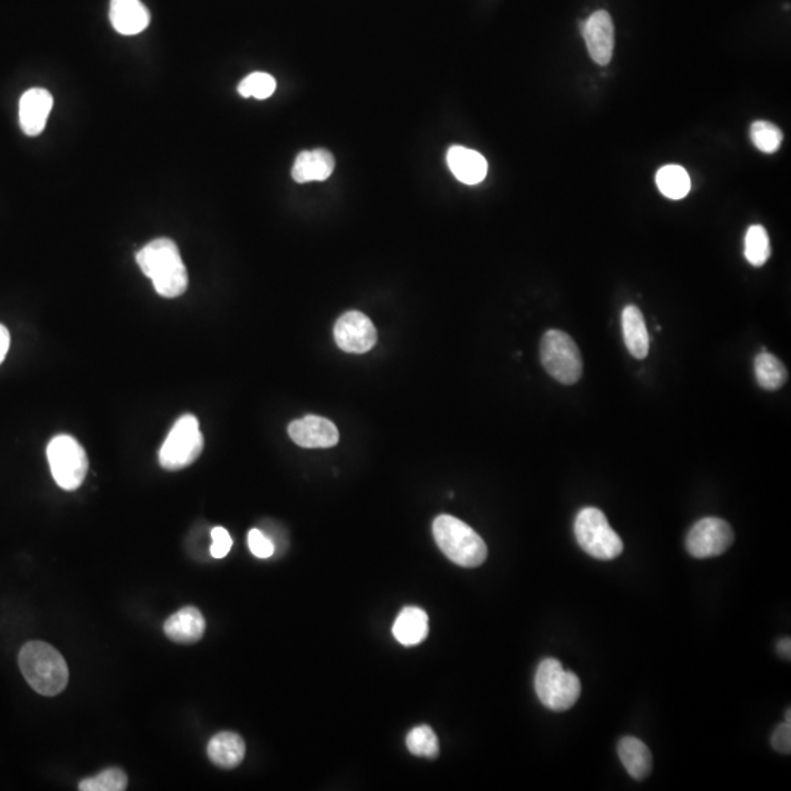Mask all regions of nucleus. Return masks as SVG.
Masks as SVG:
<instances>
[{
	"label": "nucleus",
	"instance_id": "nucleus-31",
	"mask_svg": "<svg viewBox=\"0 0 791 791\" xmlns=\"http://www.w3.org/2000/svg\"><path fill=\"white\" fill-rule=\"evenodd\" d=\"M772 748L778 753L789 755L791 752V723H783L775 729L771 739Z\"/></svg>",
	"mask_w": 791,
	"mask_h": 791
},
{
	"label": "nucleus",
	"instance_id": "nucleus-1",
	"mask_svg": "<svg viewBox=\"0 0 791 791\" xmlns=\"http://www.w3.org/2000/svg\"><path fill=\"white\" fill-rule=\"evenodd\" d=\"M140 269L163 298H178L188 289V271L172 239H154L137 254Z\"/></svg>",
	"mask_w": 791,
	"mask_h": 791
},
{
	"label": "nucleus",
	"instance_id": "nucleus-22",
	"mask_svg": "<svg viewBox=\"0 0 791 791\" xmlns=\"http://www.w3.org/2000/svg\"><path fill=\"white\" fill-rule=\"evenodd\" d=\"M755 375L759 386L765 390H778L786 384L787 370L777 356L761 352L755 359Z\"/></svg>",
	"mask_w": 791,
	"mask_h": 791
},
{
	"label": "nucleus",
	"instance_id": "nucleus-11",
	"mask_svg": "<svg viewBox=\"0 0 791 791\" xmlns=\"http://www.w3.org/2000/svg\"><path fill=\"white\" fill-rule=\"evenodd\" d=\"M293 443L305 449H329L339 443V431L330 419L307 415L295 419L288 428Z\"/></svg>",
	"mask_w": 791,
	"mask_h": 791
},
{
	"label": "nucleus",
	"instance_id": "nucleus-23",
	"mask_svg": "<svg viewBox=\"0 0 791 791\" xmlns=\"http://www.w3.org/2000/svg\"><path fill=\"white\" fill-rule=\"evenodd\" d=\"M655 182L664 197L670 200H682L689 194L692 182L682 166L668 165L661 167L655 176Z\"/></svg>",
	"mask_w": 791,
	"mask_h": 791
},
{
	"label": "nucleus",
	"instance_id": "nucleus-15",
	"mask_svg": "<svg viewBox=\"0 0 791 791\" xmlns=\"http://www.w3.org/2000/svg\"><path fill=\"white\" fill-rule=\"evenodd\" d=\"M206 627V620L198 608L185 607L166 620L165 633L176 644L191 645L203 639Z\"/></svg>",
	"mask_w": 791,
	"mask_h": 791
},
{
	"label": "nucleus",
	"instance_id": "nucleus-16",
	"mask_svg": "<svg viewBox=\"0 0 791 791\" xmlns=\"http://www.w3.org/2000/svg\"><path fill=\"white\" fill-rule=\"evenodd\" d=\"M447 165L458 181L465 185H477L484 181L488 163L478 151L462 146L450 147L447 151Z\"/></svg>",
	"mask_w": 791,
	"mask_h": 791
},
{
	"label": "nucleus",
	"instance_id": "nucleus-2",
	"mask_svg": "<svg viewBox=\"0 0 791 791\" xmlns=\"http://www.w3.org/2000/svg\"><path fill=\"white\" fill-rule=\"evenodd\" d=\"M18 664L28 685L40 695L56 696L68 686V664L61 652L46 642L33 641L22 646Z\"/></svg>",
	"mask_w": 791,
	"mask_h": 791
},
{
	"label": "nucleus",
	"instance_id": "nucleus-18",
	"mask_svg": "<svg viewBox=\"0 0 791 791\" xmlns=\"http://www.w3.org/2000/svg\"><path fill=\"white\" fill-rule=\"evenodd\" d=\"M245 742L239 734L223 731L216 734L207 746V755L216 767L233 770L245 758Z\"/></svg>",
	"mask_w": 791,
	"mask_h": 791
},
{
	"label": "nucleus",
	"instance_id": "nucleus-7",
	"mask_svg": "<svg viewBox=\"0 0 791 791\" xmlns=\"http://www.w3.org/2000/svg\"><path fill=\"white\" fill-rule=\"evenodd\" d=\"M203 449L200 422L194 415H184L173 425L160 449V465L166 471H181L200 458Z\"/></svg>",
	"mask_w": 791,
	"mask_h": 791
},
{
	"label": "nucleus",
	"instance_id": "nucleus-29",
	"mask_svg": "<svg viewBox=\"0 0 791 791\" xmlns=\"http://www.w3.org/2000/svg\"><path fill=\"white\" fill-rule=\"evenodd\" d=\"M248 545H250L251 553L258 559H269L274 554L273 541L260 529H251L248 534Z\"/></svg>",
	"mask_w": 791,
	"mask_h": 791
},
{
	"label": "nucleus",
	"instance_id": "nucleus-13",
	"mask_svg": "<svg viewBox=\"0 0 791 791\" xmlns=\"http://www.w3.org/2000/svg\"><path fill=\"white\" fill-rule=\"evenodd\" d=\"M53 97L44 88H31L22 94L20 100V126L28 137H37L46 128L47 119L52 112Z\"/></svg>",
	"mask_w": 791,
	"mask_h": 791
},
{
	"label": "nucleus",
	"instance_id": "nucleus-24",
	"mask_svg": "<svg viewBox=\"0 0 791 791\" xmlns=\"http://www.w3.org/2000/svg\"><path fill=\"white\" fill-rule=\"evenodd\" d=\"M745 257L753 267H762L771 257L770 236L764 226H750L745 236Z\"/></svg>",
	"mask_w": 791,
	"mask_h": 791
},
{
	"label": "nucleus",
	"instance_id": "nucleus-14",
	"mask_svg": "<svg viewBox=\"0 0 791 791\" xmlns=\"http://www.w3.org/2000/svg\"><path fill=\"white\" fill-rule=\"evenodd\" d=\"M110 22L122 36H135L150 25V12L141 0H110Z\"/></svg>",
	"mask_w": 791,
	"mask_h": 791
},
{
	"label": "nucleus",
	"instance_id": "nucleus-19",
	"mask_svg": "<svg viewBox=\"0 0 791 791\" xmlns=\"http://www.w3.org/2000/svg\"><path fill=\"white\" fill-rule=\"evenodd\" d=\"M428 632H430L428 614L419 607L403 608L393 625V636L397 642L405 646L421 644L427 638Z\"/></svg>",
	"mask_w": 791,
	"mask_h": 791
},
{
	"label": "nucleus",
	"instance_id": "nucleus-34",
	"mask_svg": "<svg viewBox=\"0 0 791 791\" xmlns=\"http://www.w3.org/2000/svg\"><path fill=\"white\" fill-rule=\"evenodd\" d=\"M786 715H787V717H786L787 723H791V711H790V709H787V714Z\"/></svg>",
	"mask_w": 791,
	"mask_h": 791
},
{
	"label": "nucleus",
	"instance_id": "nucleus-3",
	"mask_svg": "<svg viewBox=\"0 0 791 791\" xmlns=\"http://www.w3.org/2000/svg\"><path fill=\"white\" fill-rule=\"evenodd\" d=\"M433 534L444 556L458 566L478 567L487 560V544L471 526L455 516H437Z\"/></svg>",
	"mask_w": 791,
	"mask_h": 791
},
{
	"label": "nucleus",
	"instance_id": "nucleus-10",
	"mask_svg": "<svg viewBox=\"0 0 791 791\" xmlns=\"http://www.w3.org/2000/svg\"><path fill=\"white\" fill-rule=\"evenodd\" d=\"M334 340L342 351L365 354L377 343V330L367 315L359 311H349L336 321Z\"/></svg>",
	"mask_w": 791,
	"mask_h": 791
},
{
	"label": "nucleus",
	"instance_id": "nucleus-33",
	"mask_svg": "<svg viewBox=\"0 0 791 791\" xmlns=\"http://www.w3.org/2000/svg\"><path fill=\"white\" fill-rule=\"evenodd\" d=\"M777 651H778V654L781 655V657L787 658V660H790V655H791V641H790V638L781 639V641L778 642V644H777Z\"/></svg>",
	"mask_w": 791,
	"mask_h": 791
},
{
	"label": "nucleus",
	"instance_id": "nucleus-20",
	"mask_svg": "<svg viewBox=\"0 0 791 791\" xmlns=\"http://www.w3.org/2000/svg\"><path fill=\"white\" fill-rule=\"evenodd\" d=\"M620 761L630 777L642 781L652 771V753L642 740L636 737H623L617 745Z\"/></svg>",
	"mask_w": 791,
	"mask_h": 791
},
{
	"label": "nucleus",
	"instance_id": "nucleus-5",
	"mask_svg": "<svg viewBox=\"0 0 791 791\" xmlns=\"http://www.w3.org/2000/svg\"><path fill=\"white\" fill-rule=\"evenodd\" d=\"M575 537L585 553L594 559H617L623 553L622 538L611 528L607 518L597 507H585L576 516Z\"/></svg>",
	"mask_w": 791,
	"mask_h": 791
},
{
	"label": "nucleus",
	"instance_id": "nucleus-12",
	"mask_svg": "<svg viewBox=\"0 0 791 791\" xmlns=\"http://www.w3.org/2000/svg\"><path fill=\"white\" fill-rule=\"evenodd\" d=\"M582 36L592 61L608 65L613 59L614 24L607 11H597L582 22Z\"/></svg>",
	"mask_w": 791,
	"mask_h": 791
},
{
	"label": "nucleus",
	"instance_id": "nucleus-21",
	"mask_svg": "<svg viewBox=\"0 0 791 791\" xmlns=\"http://www.w3.org/2000/svg\"><path fill=\"white\" fill-rule=\"evenodd\" d=\"M622 329L630 355L636 359H645L649 352V334L644 314L636 305H627L623 310Z\"/></svg>",
	"mask_w": 791,
	"mask_h": 791
},
{
	"label": "nucleus",
	"instance_id": "nucleus-30",
	"mask_svg": "<svg viewBox=\"0 0 791 791\" xmlns=\"http://www.w3.org/2000/svg\"><path fill=\"white\" fill-rule=\"evenodd\" d=\"M211 540H213V544H211L210 553L214 559H223V557L228 556L233 541L225 528L216 526V528L211 531Z\"/></svg>",
	"mask_w": 791,
	"mask_h": 791
},
{
	"label": "nucleus",
	"instance_id": "nucleus-28",
	"mask_svg": "<svg viewBox=\"0 0 791 791\" xmlns=\"http://www.w3.org/2000/svg\"><path fill=\"white\" fill-rule=\"evenodd\" d=\"M276 87V80L271 75L266 72H254L241 81L238 85V93L245 99L254 97L258 100H266L273 96Z\"/></svg>",
	"mask_w": 791,
	"mask_h": 791
},
{
	"label": "nucleus",
	"instance_id": "nucleus-4",
	"mask_svg": "<svg viewBox=\"0 0 791 791\" xmlns=\"http://www.w3.org/2000/svg\"><path fill=\"white\" fill-rule=\"evenodd\" d=\"M535 692L544 707L556 712L567 711L581 696V680L572 671L564 670L559 660L547 658L535 674Z\"/></svg>",
	"mask_w": 791,
	"mask_h": 791
},
{
	"label": "nucleus",
	"instance_id": "nucleus-6",
	"mask_svg": "<svg viewBox=\"0 0 791 791\" xmlns=\"http://www.w3.org/2000/svg\"><path fill=\"white\" fill-rule=\"evenodd\" d=\"M540 354L545 371L559 383L572 386L582 377L581 351L575 340L562 330H548L542 336Z\"/></svg>",
	"mask_w": 791,
	"mask_h": 791
},
{
	"label": "nucleus",
	"instance_id": "nucleus-27",
	"mask_svg": "<svg viewBox=\"0 0 791 791\" xmlns=\"http://www.w3.org/2000/svg\"><path fill=\"white\" fill-rule=\"evenodd\" d=\"M128 786V777L125 771L119 768H109L97 774L96 777L81 781L78 789L81 791H124Z\"/></svg>",
	"mask_w": 791,
	"mask_h": 791
},
{
	"label": "nucleus",
	"instance_id": "nucleus-9",
	"mask_svg": "<svg viewBox=\"0 0 791 791\" xmlns=\"http://www.w3.org/2000/svg\"><path fill=\"white\" fill-rule=\"evenodd\" d=\"M734 542V532L720 518H704L696 522L686 538L687 553L695 559H711L726 553Z\"/></svg>",
	"mask_w": 791,
	"mask_h": 791
},
{
	"label": "nucleus",
	"instance_id": "nucleus-25",
	"mask_svg": "<svg viewBox=\"0 0 791 791\" xmlns=\"http://www.w3.org/2000/svg\"><path fill=\"white\" fill-rule=\"evenodd\" d=\"M406 746L412 755L422 758L434 759L440 753L436 733L428 726H418L409 731L406 736Z\"/></svg>",
	"mask_w": 791,
	"mask_h": 791
},
{
	"label": "nucleus",
	"instance_id": "nucleus-32",
	"mask_svg": "<svg viewBox=\"0 0 791 791\" xmlns=\"http://www.w3.org/2000/svg\"><path fill=\"white\" fill-rule=\"evenodd\" d=\"M9 345H11V336H9L8 329L0 324V364L8 355Z\"/></svg>",
	"mask_w": 791,
	"mask_h": 791
},
{
	"label": "nucleus",
	"instance_id": "nucleus-26",
	"mask_svg": "<svg viewBox=\"0 0 791 791\" xmlns=\"http://www.w3.org/2000/svg\"><path fill=\"white\" fill-rule=\"evenodd\" d=\"M752 143L762 153L772 154L778 151L783 143V132L777 125L767 121H758L750 128Z\"/></svg>",
	"mask_w": 791,
	"mask_h": 791
},
{
	"label": "nucleus",
	"instance_id": "nucleus-17",
	"mask_svg": "<svg viewBox=\"0 0 791 791\" xmlns=\"http://www.w3.org/2000/svg\"><path fill=\"white\" fill-rule=\"evenodd\" d=\"M334 166H336V162H334L333 154L323 148L302 151L296 157L295 165H293L292 178L298 184L326 181L332 175Z\"/></svg>",
	"mask_w": 791,
	"mask_h": 791
},
{
	"label": "nucleus",
	"instance_id": "nucleus-8",
	"mask_svg": "<svg viewBox=\"0 0 791 791\" xmlns=\"http://www.w3.org/2000/svg\"><path fill=\"white\" fill-rule=\"evenodd\" d=\"M47 459L56 484L66 491L81 487L88 472L87 453L74 437L58 436L47 446Z\"/></svg>",
	"mask_w": 791,
	"mask_h": 791
}]
</instances>
